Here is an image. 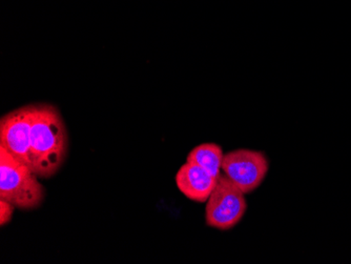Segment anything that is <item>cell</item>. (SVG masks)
Returning a JSON list of instances; mask_svg holds the SVG:
<instances>
[{
	"mask_svg": "<svg viewBox=\"0 0 351 264\" xmlns=\"http://www.w3.org/2000/svg\"><path fill=\"white\" fill-rule=\"evenodd\" d=\"M69 136L62 116L50 104H35L31 167L39 178L54 176L68 156Z\"/></svg>",
	"mask_w": 351,
	"mask_h": 264,
	"instance_id": "cell-1",
	"label": "cell"
},
{
	"mask_svg": "<svg viewBox=\"0 0 351 264\" xmlns=\"http://www.w3.org/2000/svg\"><path fill=\"white\" fill-rule=\"evenodd\" d=\"M269 169L265 154L254 149H240L224 155L222 172L244 194L257 190Z\"/></svg>",
	"mask_w": 351,
	"mask_h": 264,
	"instance_id": "cell-4",
	"label": "cell"
},
{
	"mask_svg": "<svg viewBox=\"0 0 351 264\" xmlns=\"http://www.w3.org/2000/svg\"><path fill=\"white\" fill-rule=\"evenodd\" d=\"M224 155L220 145L216 143H203L189 152L186 161L195 163L218 178L222 173Z\"/></svg>",
	"mask_w": 351,
	"mask_h": 264,
	"instance_id": "cell-7",
	"label": "cell"
},
{
	"mask_svg": "<svg viewBox=\"0 0 351 264\" xmlns=\"http://www.w3.org/2000/svg\"><path fill=\"white\" fill-rule=\"evenodd\" d=\"M35 104L21 106L0 120V147L31 165L32 125Z\"/></svg>",
	"mask_w": 351,
	"mask_h": 264,
	"instance_id": "cell-5",
	"label": "cell"
},
{
	"mask_svg": "<svg viewBox=\"0 0 351 264\" xmlns=\"http://www.w3.org/2000/svg\"><path fill=\"white\" fill-rule=\"evenodd\" d=\"M205 204L206 226L219 230L234 228L247 210L245 194L222 173Z\"/></svg>",
	"mask_w": 351,
	"mask_h": 264,
	"instance_id": "cell-3",
	"label": "cell"
},
{
	"mask_svg": "<svg viewBox=\"0 0 351 264\" xmlns=\"http://www.w3.org/2000/svg\"><path fill=\"white\" fill-rule=\"evenodd\" d=\"M15 210V206L11 202L5 199H0V226H5L11 221Z\"/></svg>",
	"mask_w": 351,
	"mask_h": 264,
	"instance_id": "cell-8",
	"label": "cell"
},
{
	"mask_svg": "<svg viewBox=\"0 0 351 264\" xmlns=\"http://www.w3.org/2000/svg\"><path fill=\"white\" fill-rule=\"evenodd\" d=\"M38 178L31 165L0 147V199L9 201L19 210H36L45 196Z\"/></svg>",
	"mask_w": 351,
	"mask_h": 264,
	"instance_id": "cell-2",
	"label": "cell"
},
{
	"mask_svg": "<svg viewBox=\"0 0 351 264\" xmlns=\"http://www.w3.org/2000/svg\"><path fill=\"white\" fill-rule=\"evenodd\" d=\"M217 177L193 163H186L179 169L175 181L178 190L189 200L205 204L216 187Z\"/></svg>",
	"mask_w": 351,
	"mask_h": 264,
	"instance_id": "cell-6",
	"label": "cell"
}]
</instances>
